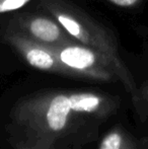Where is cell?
Listing matches in <instances>:
<instances>
[{
  "label": "cell",
  "mask_w": 148,
  "mask_h": 149,
  "mask_svg": "<svg viewBox=\"0 0 148 149\" xmlns=\"http://www.w3.org/2000/svg\"><path fill=\"white\" fill-rule=\"evenodd\" d=\"M44 5L77 43L120 57L114 36L104 26L59 0H44Z\"/></svg>",
  "instance_id": "1"
},
{
  "label": "cell",
  "mask_w": 148,
  "mask_h": 149,
  "mask_svg": "<svg viewBox=\"0 0 148 149\" xmlns=\"http://www.w3.org/2000/svg\"><path fill=\"white\" fill-rule=\"evenodd\" d=\"M6 41L35 68L76 75L75 72L61 62L51 46L38 43L22 33H9L6 36Z\"/></svg>",
  "instance_id": "2"
},
{
  "label": "cell",
  "mask_w": 148,
  "mask_h": 149,
  "mask_svg": "<svg viewBox=\"0 0 148 149\" xmlns=\"http://www.w3.org/2000/svg\"><path fill=\"white\" fill-rule=\"evenodd\" d=\"M20 28L30 39L51 47L76 42L58 22L44 16H28L20 20Z\"/></svg>",
  "instance_id": "3"
},
{
  "label": "cell",
  "mask_w": 148,
  "mask_h": 149,
  "mask_svg": "<svg viewBox=\"0 0 148 149\" xmlns=\"http://www.w3.org/2000/svg\"><path fill=\"white\" fill-rule=\"evenodd\" d=\"M71 112L69 96L58 94L52 98L47 112V122L54 131L64 129L67 123L69 113Z\"/></svg>",
  "instance_id": "4"
},
{
  "label": "cell",
  "mask_w": 148,
  "mask_h": 149,
  "mask_svg": "<svg viewBox=\"0 0 148 149\" xmlns=\"http://www.w3.org/2000/svg\"><path fill=\"white\" fill-rule=\"evenodd\" d=\"M71 111L78 113L97 112L104 104V100L91 93H74L69 96Z\"/></svg>",
  "instance_id": "5"
},
{
  "label": "cell",
  "mask_w": 148,
  "mask_h": 149,
  "mask_svg": "<svg viewBox=\"0 0 148 149\" xmlns=\"http://www.w3.org/2000/svg\"><path fill=\"white\" fill-rule=\"evenodd\" d=\"M99 149H135V143L123 131L114 130L104 138Z\"/></svg>",
  "instance_id": "6"
},
{
  "label": "cell",
  "mask_w": 148,
  "mask_h": 149,
  "mask_svg": "<svg viewBox=\"0 0 148 149\" xmlns=\"http://www.w3.org/2000/svg\"><path fill=\"white\" fill-rule=\"evenodd\" d=\"M28 1V0H0V13L17 9Z\"/></svg>",
  "instance_id": "7"
},
{
  "label": "cell",
  "mask_w": 148,
  "mask_h": 149,
  "mask_svg": "<svg viewBox=\"0 0 148 149\" xmlns=\"http://www.w3.org/2000/svg\"><path fill=\"white\" fill-rule=\"evenodd\" d=\"M108 1L120 7H133L141 3L142 0H108Z\"/></svg>",
  "instance_id": "8"
},
{
  "label": "cell",
  "mask_w": 148,
  "mask_h": 149,
  "mask_svg": "<svg viewBox=\"0 0 148 149\" xmlns=\"http://www.w3.org/2000/svg\"><path fill=\"white\" fill-rule=\"evenodd\" d=\"M141 95L143 97V100L145 102V106H146V109H147V112H148V81L144 83L141 87Z\"/></svg>",
  "instance_id": "9"
}]
</instances>
